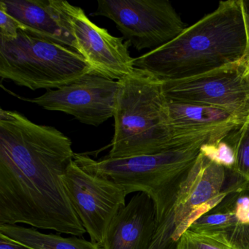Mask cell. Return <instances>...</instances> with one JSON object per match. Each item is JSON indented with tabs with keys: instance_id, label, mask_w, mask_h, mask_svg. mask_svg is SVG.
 Segmentation results:
<instances>
[{
	"instance_id": "4",
	"label": "cell",
	"mask_w": 249,
	"mask_h": 249,
	"mask_svg": "<svg viewBox=\"0 0 249 249\" xmlns=\"http://www.w3.org/2000/svg\"><path fill=\"white\" fill-rule=\"evenodd\" d=\"M203 144L178 147L168 151L126 158L95 160L75 154L74 160L89 173L107 178L124 188L128 195L143 192L155 205L157 224L176 201L182 182L196 162Z\"/></svg>"
},
{
	"instance_id": "8",
	"label": "cell",
	"mask_w": 249,
	"mask_h": 249,
	"mask_svg": "<svg viewBox=\"0 0 249 249\" xmlns=\"http://www.w3.org/2000/svg\"><path fill=\"white\" fill-rule=\"evenodd\" d=\"M67 193L92 243L103 247L112 221L126 205L124 188L84 170L75 160L64 177Z\"/></svg>"
},
{
	"instance_id": "13",
	"label": "cell",
	"mask_w": 249,
	"mask_h": 249,
	"mask_svg": "<svg viewBox=\"0 0 249 249\" xmlns=\"http://www.w3.org/2000/svg\"><path fill=\"white\" fill-rule=\"evenodd\" d=\"M0 8L9 14L19 30L75 50V40L60 0H2Z\"/></svg>"
},
{
	"instance_id": "20",
	"label": "cell",
	"mask_w": 249,
	"mask_h": 249,
	"mask_svg": "<svg viewBox=\"0 0 249 249\" xmlns=\"http://www.w3.org/2000/svg\"><path fill=\"white\" fill-rule=\"evenodd\" d=\"M19 27L17 21L0 8V39L14 40L18 37Z\"/></svg>"
},
{
	"instance_id": "6",
	"label": "cell",
	"mask_w": 249,
	"mask_h": 249,
	"mask_svg": "<svg viewBox=\"0 0 249 249\" xmlns=\"http://www.w3.org/2000/svg\"><path fill=\"white\" fill-rule=\"evenodd\" d=\"M91 17L112 20L123 37L137 50H156L186 28L173 5L164 0H99Z\"/></svg>"
},
{
	"instance_id": "7",
	"label": "cell",
	"mask_w": 249,
	"mask_h": 249,
	"mask_svg": "<svg viewBox=\"0 0 249 249\" xmlns=\"http://www.w3.org/2000/svg\"><path fill=\"white\" fill-rule=\"evenodd\" d=\"M166 98L221 109L243 124L249 119V65L243 59L183 79L163 81Z\"/></svg>"
},
{
	"instance_id": "15",
	"label": "cell",
	"mask_w": 249,
	"mask_h": 249,
	"mask_svg": "<svg viewBox=\"0 0 249 249\" xmlns=\"http://www.w3.org/2000/svg\"><path fill=\"white\" fill-rule=\"evenodd\" d=\"M0 234L34 249H101L98 245L83 237H65L60 234H46L34 227L18 224H0Z\"/></svg>"
},
{
	"instance_id": "5",
	"label": "cell",
	"mask_w": 249,
	"mask_h": 249,
	"mask_svg": "<svg viewBox=\"0 0 249 249\" xmlns=\"http://www.w3.org/2000/svg\"><path fill=\"white\" fill-rule=\"evenodd\" d=\"M95 75L72 48L30 36L19 30L14 40L0 39V76L36 91L59 89Z\"/></svg>"
},
{
	"instance_id": "3",
	"label": "cell",
	"mask_w": 249,
	"mask_h": 249,
	"mask_svg": "<svg viewBox=\"0 0 249 249\" xmlns=\"http://www.w3.org/2000/svg\"><path fill=\"white\" fill-rule=\"evenodd\" d=\"M119 82L114 136L107 158L157 154L178 148L169 126L163 81L135 68Z\"/></svg>"
},
{
	"instance_id": "17",
	"label": "cell",
	"mask_w": 249,
	"mask_h": 249,
	"mask_svg": "<svg viewBox=\"0 0 249 249\" xmlns=\"http://www.w3.org/2000/svg\"><path fill=\"white\" fill-rule=\"evenodd\" d=\"M237 225L235 216L227 204L224 208L210 211L195 221L189 230L197 232L228 234Z\"/></svg>"
},
{
	"instance_id": "18",
	"label": "cell",
	"mask_w": 249,
	"mask_h": 249,
	"mask_svg": "<svg viewBox=\"0 0 249 249\" xmlns=\"http://www.w3.org/2000/svg\"><path fill=\"white\" fill-rule=\"evenodd\" d=\"M176 249H240L222 233L197 232L187 230L179 239Z\"/></svg>"
},
{
	"instance_id": "21",
	"label": "cell",
	"mask_w": 249,
	"mask_h": 249,
	"mask_svg": "<svg viewBox=\"0 0 249 249\" xmlns=\"http://www.w3.org/2000/svg\"><path fill=\"white\" fill-rule=\"evenodd\" d=\"M246 36V49L244 60L249 63V0H240Z\"/></svg>"
},
{
	"instance_id": "14",
	"label": "cell",
	"mask_w": 249,
	"mask_h": 249,
	"mask_svg": "<svg viewBox=\"0 0 249 249\" xmlns=\"http://www.w3.org/2000/svg\"><path fill=\"white\" fill-rule=\"evenodd\" d=\"M157 228L154 202L138 192L112 221L102 249H148Z\"/></svg>"
},
{
	"instance_id": "22",
	"label": "cell",
	"mask_w": 249,
	"mask_h": 249,
	"mask_svg": "<svg viewBox=\"0 0 249 249\" xmlns=\"http://www.w3.org/2000/svg\"><path fill=\"white\" fill-rule=\"evenodd\" d=\"M0 249H34L11 240L4 234H0Z\"/></svg>"
},
{
	"instance_id": "1",
	"label": "cell",
	"mask_w": 249,
	"mask_h": 249,
	"mask_svg": "<svg viewBox=\"0 0 249 249\" xmlns=\"http://www.w3.org/2000/svg\"><path fill=\"white\" fill-rule=\"evenodd\" d=\"M75 153L53 126L0 110V224H26L82 237L87 231L64 177Z\"/></svg>"
},
{
	"instance_id": "11",
	"label": "cell",
	"mask_w": 249,
	"mask_h": 249,
	"mask_svg": "<svg viewBox=\"0 0 249 249\" xmlns=\"http://www.w3.org/2000/svg\"><path fill=\"white\" fill-rule=\"evenodd\" d=\"M75 40V50L94 70V74L120 81L135 71L128 41L114 37L93 23L82 8L62 1Z\"/></svg>"
},
{
	"instance_id": "12",
	"label": "cell",
	"mask_w": 249,
	"mask_h": 249,
	"mask_svg": "<svg viewBox=\"0 0 249 249\" xmlns=\"http://www.w3.org/2000/svg\"><path fill=\"white\" fill-rule=\"evenodd\" d=\"M172 138L176 147L224 139L241 123L221 109L167 100Z\"/></svg>"
},
{
	"instance_id": "10",
	"label": "cell",
	"mask_w": 249,
	"mask_h": 249,
	"mask_svg": "<svg viewBox=\"0 0 249 249\" xmlns=\"http://www.w3.org/2000/svg\"><path fill=\"white\" fill-rule=\"evenodd\" d=\"M119 89V81L92 74L40 97L23 100L98 126L114 116Z\"/></svg>"
},
{
	"instance_id": "19",
	"label": "cell",
	"mask_w": 249,
	"mask_h": 249,
	"mask_svg": "<svg viewBox=\"0 0 249 249\" xmlns=\"http://www.w3.org/2000/svg\"><path fill=\"white\" fill-rule=\"evenodd\" d=\"M199 153L210 161L232 170L235 164V154L231 145L225 139L201 145Z\"/></svg>"
},
{
	"instance_id": "16",
	"label": "cell",
	"mask_w": 249,
	"mask_h": 249,
	"mask_svg": "<svg viewBox=\"0 0 249 249\" xmlns=\"http://www.w3.org/2000/svg\"><path fill=\"white\" fill-rule=\"evenodd\" d=\"M224 139L235 154V164L231 171L249 183V119Z\"/></svg>"
},
{
	"instance_id": "2",
	"label": "cell",
	"mask_w": 249,
	"mask_h": 249,
	"mask_svg": "<svg viewBox=\"0 0 249 249\" xmlns=\"http://www.w3.org/2000/svg\"><path fill=\"white\" fill-rule=\"evenodd\" d=\"M246 49L240 0L221 1L170 43L135 58L134 65L161 81H174L237 63Z\"/></svg>"
},
{
	"instance_id": "9",
	"label": "cell",
	"mask_w": 249,
	"mask_h": 249,
	"mask_svg": "<svg viewBox=\"0 0 249 249\" xmlns=\"http://www.w3.org/2000/svg\"><path fill=\"white\" fill-rule=\"evenodd\" d=\"M228 170L199 153L180 185L173 207L161 220L172 228L176 246L182 234L196 220L216 208L226 196L243 187L244 184L225 189Z\"/></svg>"
},
{
	"instance_id": "23",
	"label": "cell",
	"mask_w": 249,
	"mask_h": 249,
	"mask_svg": "<svg viewBox=\"0 0 249 249\" xmlns=\"http://www.w3.org/2000/svg\"><path fill=\"white\" fill-rule=\"evenodd\" d=\"M247 63H248V62H247ZM248 64H249V63H248Z\"/></svg>"
}]
</instances>
